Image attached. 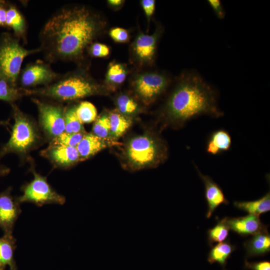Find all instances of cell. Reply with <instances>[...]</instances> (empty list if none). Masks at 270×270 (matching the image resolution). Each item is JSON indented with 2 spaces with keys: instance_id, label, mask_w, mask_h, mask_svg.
Returning <instances> with one entry per match:
<instances>
[{
  "instance_id": "obj_1",
  "label": "cell",
  "mask_w": 270,
  "mask_h": 270,
  "mask_svg": "<svg viewBox=\"0 0 270 270\" xmlns=\"http://www.w3.org/2000/svg\"><path fill=\"white\" fill-rule=\"evenodd\" d=\"M102 23L85 6H66L46 21L40 34V48L47 62H78L98 35Z\"/></svg>"
},
{
  "instance_id": "obj_2",
  "label": "cell",
  "mask_w": 270,
  "mask_h": 270,
  "mask_svg": "<svg viewBox=\"0 0 270 270\" xmlns=\"http://www.w3.org/2000/svg\"><path fill=\"white\" fill-rule=\"evenodd\" d=\"M167 119L183 124L202 115L218 118L222 115L214 88L194 71L184 74L171 94L164 108Z\"/></svg>"
},
{
  "instance_id": "obj_3",
  "label": "cell",
  "mask_w": 270,
  "mask_h": 270,
  "mask_svg": "<svg viewBox=\"0 0 270 270\" xmlns=\"http://www.w3.org/2000/svg\"><path fill=\"white\" fill-rule=\"evenodd\" d=\"M24 89L25 96H34L62 103L70 102L102 94V86L82 70L70 72L51 84L42 87Z\"/></svg>"
},
{
  "instance_id": "obj_4",
  "label": "cell",
  "mask_w": 270,
  "mask_h": 270,
  "mask_svg": "<svg viewBox=\"0 0 270 270\" xmlns=\"http://www.w3.org/2000/svg\"><path fill=\"white\" fill-rule=\"evenodd\" d=\"M14 124L8 140L0 149V159L11 153L18 154L22 159H29L31 151L42 143L40 128L34 120L22 112L14 103L10 104Z\"/></svg>"
},
{
  "instance_id": "obj_5",
  "label": "cell",
  "mask_w": 270,
  "mask_h": 270,
  "mask_svg": "<svg viewBox=\"0 0 270 270\" xmlns=\"http://www.w3.org/2000/svg\"><path fill=\"white\" fill-rule=\"evenodd\" d=\"M166 156L164 143L150 134L134 136L128 142L125 150L128 164L135 170L154 166L163 161Z\"/></svg>"
},
{
  "instance_id": "obj_6",
  "label": "cell",
  "mask_w": 270,
  "mask_h": 270,
  "mask_svg": "<svg viewBox=\"0 0 270 270\" xmlns=\"http://www.w3.org/2000/svg\"><path fill=\"white\" fill-rule=\"evenodd\" d=\"M40 52V48L26 49L20 44L18 38L9 32L2 33L0 36V80L18 86L24 59Z\"/></svg>"
},
{
  "instance_id": "obj_7",
  "label": "cell",
  "mask_w": 270,
  "mask_h": 270,
  "mask_svg": "<svg viewBox=\"0 0 270 270\" xmlns=\"http://www.w3.org/2000/svg\"><path fill=\"white\" fill-rule=\"evenodd\" d=\"M30 170L34 178L21 187L22 194L16 197L20 204L30 202L42 206L47 204L62 205L65 203L66 198L53 188L48 182L46 176L37 172L33 166H31Z\"/></svg>"
},
{
  "instance_id": "obj_8",
  "label": "cell",
  "mask_w": 270,
  "mask_h": 270,
  "mask_svg": "<svg viewBox=\"0 0 270 270\" xmlns=\"http://www.w3.org/2000/svg\"><path fill=\"white\" fill-rule=\"evenodd\" d=\"M38 114V126L49 142L65 132V108L62 103L54 101L32 99Z\"/></svg>"
},
{
  "instance_id": "obj_9",
  "label": "cell",
  "mask_w": 270,
  "mask_h": 270,
  "mask_svg": "<svg viewBox=\"0 0 270 270\" xmlns=\"http://www.w3.org/2000/svg\"><path fill=\"white\" fill-rule=\"evenodd\" d=\"M60 75L52 68L48 62L42 61L30 62L20 71L18 78L19 87L30 89L45 86L54 82Z\"/></svg>"
},
{
  "instance_id": "obj_10",
  "label": "cell",
  "mask_w": 270,
  "mask_h": 270,
  "mask_svg": "<svg viewBox=\"0 0 270 270\" xmlns=\"http://www.w3.org/2000/svg\"><path fill=\"white\" fill-rule=\"evenodd\" d=\"M168 84V78L164 74L150 72L138 76L134 82V87L138 95L148 104L164 92Z\"/></svg>"
},
{
  "instance_id": "obj_11",
  "label": "cell",
  "mask_w": 270,
  "mask_h": 270,
  "mask_svg": "<svg viewBox=\"0 0 270 270\" xmlns=\"http://www.w3.org/2000/svg\"><path fill=\"white\" fill-rule=\"evenodd\" d=\"M12 188L0 192V228L4 234H12L16 221L22 212L20 203L12 194Z\"/></svg>"
},
{
  "instance_id": "obj_12",
  "label": "cell",
  "mask_w": 270,
  "mask_h": 270,
  "mask_svg": "<svg viewBox=\"0 0 270 270\" xmlns=\"http://www.w3.org/2000/svg\"><path fill=\"white\" fill-rule=\"evenodd\" d=\"M40 154L46 158L55 168H68L80 162V157L75 147L49 144Z\"/></svg>"
},
{
  "instance_id": "obj_13",
  "label": "cell",
  "mask_w": 270,
  "mask_h": 270,
  "mask_svg": "<svg viewBox=\"0 0 270 270\" xmlns=\"http://www.w3.org/2000/svg\"><path fill=\"white\" fill-rule=\"evenodd\" d=\"M230 230L242 236L268 232V226L263 224L259 216L248 214L244 216L226 217Z\"/></svg>"
},
{
  "instance_id": "obj_14",
  "label": "cell",
  "mask_w": 270,
  "mask_h": 270,
  "mask_svg": "<svg viewBox=\"0 0 270 270\" xmlns=\"http://www.w3.org/2000/svg\"><path fill=\"white\" fill-rule=\"evenodd\" d=\"M197 170L204 185L205 198L208 204L206 217L208 218L218 206L221 204H228L229 202L218 184L209 176L202 174L198 168Z\"/></svg>"
},
{
  "instance_id": "obj_15",
  "label": "cell",
  "mask_w": 270,
  "mask_h": 270,
  "mask_svg": "<svg viewBox=\"0 0 270 270\" xmlns=\"http://www.w3.org/2000/svg\"><path fill=\"white\" fill-rule=\"evenodd\" d=\"M114 142L100 138L92 133L86 132L76 148L80 162L87 160Z\"/></svg>"
},
{
  "instance_id": "obj_16",
  "label": "cell",
  "mask_w": 270,
  "mask_h": 270,
  "mask_svg": "<svg viewBox=\"0 0 270 270\" xmlns=\"http://www.w3.org/2000/svg\"><path fill=\"white\" fill-rule=\"evenodd\" d=\"M158 39V34L156 32L152 35L141 34L136 37L133 44V50L140 60L150 62L152 60Z\"/></svg>"
},
{
  "instance_id": "obj_17",
  "label": "cell",
  "mask_w": 270,
  "mask_h": 270,
  "mask_svg": "<svg viewBox=\"0 0 270 270\" xmlns=\"http://www.w3.org/2000/svg\"><path fill=\"white\" fill-rule=\"evenodd\" d=\"M16 248V239L12 234H4L0 238V270H17L14 260V251Z\"/></svg>"
},
{
  "instance_id": "obj_18",
  "label": "cell",
  "mask_w": 270,
  "mask_h": 270,
  "mask_svg": "<svg viewBox=\"0 0 270 270\" xmlns=\"http://www.w3.org/2000/svg\"><path fill=\"white\" fill-rule=\"evenodd\" d=\"M244 246L247 258L264 256L270 252V235L268 232L254 235Z\"/></svg>"
},
{
  "instance_id": "obj_19",
  "label": "cell",
  "mask_w": 270,
  "mask_h": 270,
  "mask_svg": "<svg viewBox=\"0 0 270 270\" xmlns=\"http://www.w3.org/2000/svg\"><path fill=\"white\" fill-rule=\"evenodd\" d=\"M236 248L229 240L213 246L208 252V262L210 264L218 262L225 270L227 260Z\"/></svg>"
},
{
  "instance_id": "obj_20",
  "label": "cell",
  "mask_w": 270,
  "mask_h": 270,
  "mask_svg": "<svg viewBox=\"0 0 270 270\" xmlns=\"http://www.w3.org/2000/svg\"><path fill=\"white\" fill-rule=\"evenodd\" d=\"M6 26L11 28L14 36L18 39L26 42V25L24 18L20 11L14 6L6 9Z\"/></svg>"
},
{
  "instance_id": "obj_21",
  "label": "cell",
  "mask_w": 270,
  "mask_h": 270,
  "mask_svg": "<svg viewBox=\"0 0 270 270\" xmlns=\"http://www.w3.org/2000/svg\"><path fill=\"white\" fill-rule=\"evenodd\" d=\"M232 144V138L228 132L224 130L214 132L210 136L206 145L208 154L216 155L228 150Z\"/></svg>"
},
{
  "instance_id": "obj_22",
  "label": "cell",
  "mask_w": 270,
  "mask_h": 270,
  "mask_svg": "<svg viewBox=\"0 0 270 270\" xmlns=\"http://www.w3.org/2000/svg\"><path fill=\"white\" fill-rule=\"evenodd\" d=\"M234 205L238 209L250 214L259 216L270 210V193H266L262 198L254 201L234 202Z\"/></svg>"
},
{
  "instance_id": "obj_23",
  "label": "cell",
  "mask_w": 270,
  "mask_h": 270,
  "mask_svg": "<svg viewBox=\"0 0 270 270\" xmlns=\"http://www.w3.org/2000/svg\"><path fill=\"white\" fill-rule=\"evenodd\" d=\"M110 122V138L116 140L121 136L131 126L130 118L119 112H112L109 115Z\"/></svg>"
},
{
  "instance_id": "obj_24",
  "label": "cell",
  "mask_w": 270,
  "mask_h": 270,
  "mask_svg": "<svg viewBox=\"0 0 270 270\" xmlns=\"http://www.w3.org/2000/svg\"><path fill=\"white\" fill-rule=\"evenodd\" d=\"M230 230L226 218L218 220L215 226L208 230V245L212 247L214 244L226 240L228 236Z\"/></svg>"
},
{
  "instance_id": "obj_25",
  "label": "cell",
  "mask_w": 270,
  "mask_h": 270,
  "mask_svg": "<svg viewBox=\"0 0 270 270\" xmlns=\"http://www.w3.org/2000/svg\"><path fill=\"white\" fill-rule=\"evenodd\" d=\"M24 96L25 95L22 88L0 80V100L12 104Z\"/></svg>"
},
{
  "instance_id": "obj_26",
  "label": "cell",
  "mask_w": 270,
  "mask_h": 270,
  "mask_svg": "<svg viewBox=\"0 0 270 270\" xmlns=\"http://www.w3.org/2000/svg\"><path fill=\"white\" fill-rule=\"evenodd\" d=\"M76 105H70L65 108V132L77 133L86 132L83 124L78 118L76 112Z\"/></svg>"
},
{
  "instance_id": "obj_27",
  "label": "cell",
  "mask_w": 270,
  "mask_h": 270,
  "mask_svg": "<svg viewBox=\"0 0 270 270\" xmlns=\"http://www.w3.org/2000/svg\"><path fill=\"white\" fill-rule=\"evenodd\" d=\"M76 112L82 124L93 122L97 118V110L95 106L89 102H82L76 105Z\"/></svg>"
},
{
  "instance_id": "obj_28",
  "label": "cell",
  "mask_w": 270,
  "mask_h": 270,
  "mask_svg": "<svg viewBox=\"0 0 270 270\" xmlns=\"http://www.w3.org/2000/svg\"><path fill=\"white\" fill-rule=\"evenodd\" d=\"M124 66L119 63H112L108 68L106 80L111 84L118 85L124 82L126 77Z\"/></svg>"
},
{
  "instance_id": "obj_29",
  "label": "cell",
  "mask_w": 270,
  "mask_h": 270,
  "mask_svg": "<svg viewBox=\"0 0 270 270\" xmlns=\"http://www.w3.org/2000/svg\"><path fill=\"white\" fill-rule=\"evenodd\" d=\"M86 132L68 133L65 132L49 142V144L60 145L76 148Z\"/></svg>"
},
{
  "instance_id": "obj_30",
  "label": "cell",
  "mask_w": 270,
  "mask_h": 270,
  "mask_svg": "<svg viewBox=\"0 0 270 270\" xmlns=\"http://www.w3.org/2000/svg\"><path fill=\"white\" fill-rule=\"evenodd\" d=\"M92 133L100 138L110 139V122L108 116L102 114L97 117L92 126Z\"/></svg>"
},
{
  "instance_id": "obj_31",
  "label": "cell",
  "mask_w": 270,
  "mask_h": 270,
  "mask_svg": "<svg viewBox=\"0 0 270 270\" xmlns=\"http://www.w3.org/2000/svg\"><path fill=\"white\" fill-rule=\"evenodd\" d=\"M116 106L120 113L128 116L136 114L139 110L138 104L126 94H122L118 98Z\"/></svg>"
},
{
  "instance_id": "obj_32",
  "label": "cell",
  "mask_w": 270,
  "mask_h": 270,
  "mask_svg": "<svg viewBox=\"0 0 270 270\" xmlns=\"http://www.w3.org/2000/svg\"><path fill=\"white\" fill-rule=\"evenodd\" d=\"M90 54L96 58H104L108 56L110 52L108 46L98 42L92 43L88 48Z\"/></svg>"
},
{
  "instance_id": "obj_33",
  "label": "cell",
  "mask_w": 270,
  "mask_h": 270,
  "mask_svg": "<svg viewBox=\"0 0 270 270\" xmlns=\"http://www.w3.org/2000/svg\"><path fill=\"white\" fill-rule=\"evenodd\" d=\"M109 34L110 38L118 42H126L129 39L128 31L121 28H114L110 30Z\"/></svg>"
},
{
  "instance_id": "obj_34",
  "label": "cell",
  "mask_w": 270,
  "mask_h": 270,
  "mask_svg": "<svg viewBox=\"0 0 270 270\" xmlns=\"http://www.w3.org/2000/svg\"><path fill=\"white\" fill-rule=\"evenodd\" d=\"M244 267L250 270H270V262L268 261L249 262L246 260Z\"/></svg>"
},
{
  "instance_id": "obj_35",
  "label": "cell",
  "mask_w": 270,
  "mask_h": 270,
  "mask_svg": "<svg viewBox=\"0 0 270 270\" xmlns=\"http://www.w3.org/2000/svg\"><path fill=\"white\" fill-rule=\"evenodd\" d=\"M208 2L219 19H222L224 18L225 11L220 0H209Z\"/></svg>"
},
{
  "instance_id": "obj_36",
  "label": "cell",
  "mask_w": 270,
  "mask_h": 270,
  "mask_svg": "<svg viewBox=\"0 0 270 270\" xmlns=\"http://www.w3.org/2000/svg\"><path fill=\"white\" fill-rule=\"evenodd\" d=\"M156 2L154 0H142L141 4L147 18H150L155 10Z\"/></svg>"
},
{
  "instance_id": "obj_37",
  "label": "cell",
  "mask_w": 270,
  "mask_h": 270,
  "mask_svg": "<svg viewBox=\"0 0 270 270\" xmlns=\"http://www.w3.org/2000/svg\"><path fill=\"white\" fill-rule=\"evenodd\" d=\"M6 9L4 6L0 8V26H6Z\"/></svg>"
},
{
  "instance_id": "obj_38",
  "label": "cell",
  "mask_w": 270,
  "mask_h": 270,
  "mask_svg": "<svg viewBox=\"0 0 270 270\" xmlns=\"http://www.w3.org/2000/svg\"><path fill=\"white\" fill-rule=\"evenodd\" d=\"M10 171L9 168L0 164V177L4 176L8 174Z\"/></svg>"
},
{
  "instance_id": "obj_39",
  "label": "cell",
  "mask_w": 270,
  "mask_h": 270,
  "mask_svg": "<svg viewBox=\"0 0 270 270\" xmlns=\"http://www.w3.org/2000/svg\"><path fill=\"white\" fill-rule=\"evenodd\" d=\"M124 1L122 0H108V4L112 6H119L122 5Z\"/></svg>"
},
{
  "instance_id": "obj_40",
  "label": "cell",
  "mask_w": 270,
  "mask_h": 270,
  "mask_svg": "<svg viewBox=\"0 0 270 270\" xmlns=\"http://www.w3.org/2000/svg\"><path fill=\"white\" fill-rule=\"evenodd\" d=\"M10 125L8 120H0V126H2L7 127Z\"/></svg>"
},
{
  "instance_id": "obj_41",
  "label": "cell",
  "mask_w": 270,
  "mask_h": 270,
  "mask_svg": "<svg viewBox=\"0 0 270 270\" xmlns=\"http://www.w3.org/2000/svg\"><path fill=\"white\" fill-rule=\"evenodd\" d=\"M5 4V1L0 0V8L4 6Z\"/></svg>"
}]
</instances>
